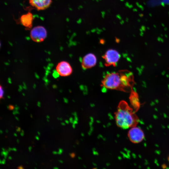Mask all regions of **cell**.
Masks as SVG:
<instances>
[{
  "instance_id": "cell-1",
  "label": "cell",
  "mask_w": 169,
  "mask_h": 169,
  "mask_svg": "<svg viewBox=\"0 0 169 169\" xmlns=\"http://www.w3.org/2000/svg\"><path fill=\"white\" fill-rule=\"evenodd\" d=\"M133 82L131 72L122 70L107 74L102 81L101 85L108 89L128 92Z\"/></svg>"
},
{
  "instance_id": "cell-2",
  "label": "cell",
  "mask_w": 169,
  "mask_h": 169,
  "mask_svg": "<svg viewBox=\"0 0 169 169\" xmlns=\"http://www.w3.org/2000/svg\"><path fill=\"white\" fill-rule=\"evenodd\" d=\"M115 118L117 126L123 129L136 126L139 122V119L133 109L124 100L120 101L118 104Z\"/></svg>"
},
{
  "instance_id": "cell-3",
  "label": "cell",
  "mask_w": 169,
  "mask_h": 169,
  "mask_svg": "<svg viewBox=\"0 0 169 169\" xmlns=\"http://www.w3.org/2000/svg\"><path fill=\"white\" fill-rule=\"evenodd\" d=\"M104 60L105 66H113L115 67L120 58L119 52L114 49H109L107 50L102 56Z\"/></svg>"
},
{
  "instance_id": "cell-4",
  "label": "cell",
  "mask_w": 169,
  "mask_h": 169,
  "mask_svg": "<svg viewBox=\"0 0 169 169\" xmlns=\"http://www.w3.org/2000/svg\"><path fill=\"white\" fill-rule=\"evenodd\" d=\"M47 36L46 29L42 26H37L33 28L30 32V37L34 42L40 43L44 41Z\"/></svg>"
},
{
  "instance_id": "cell-5",
  "label": "cell",
  "mask_w": 169,
  "mask_h": 169,
  "mask_svg": "<svg viewBox=\"0 0 169 169\" xmlns=\"http://www.w3.org/2000/svg\"><path fill=\"white\" fill-rule=\"evenodd\" d=\"M128 136L130 141L134 143L141 142L145 138L142 130L136 126L131 128L128 131Z\"/></svg>"
},
{
  "instance_id": "cell-6",
  "label": "cell",
  "mask_w": 169,
  "mask_h": 169,
  "mask_svg": "<svg viewBox=\"0 0 169 169\" xmlns=\"http://www.w3.org/2000/svg\"><path fill=\"white\" fill-rule=\"evenodd\" d=\"M56 69L58 74L63 77L70 75L73 71L69 63L66 61H62L59 63L56 66Z\"/></svg>"
},
{
  "instance_id": "cell-7",
  "label": "cell",
  "mask_w": 169,
  "mask_h": 169,
  "mask_svg": "<svg viewBox=\"0 0 169 169\" xmlns=\"http://www.w3.org/2000/svg\"><path fill=\"white\" fill-rule=\"evenodd\" d=\"M97 63V58L95 55L92 53L86 54L83 58L81 65L84 69L91 68L95 66Z\"/></svg>"
},
{
  "instance_id": "cell-8",
  "label": "cell",
  "mask_w": 169,
  "mask_h": 169,
  "mask_svg": "<svg viewBox=\"0 0 169 169\" xmlns=\"http://www.w3.org/2000/svg\"><path fill=\"white\" fill-rule=\"evenodd\" d=\"M30 4L38 10L45 9L50 5L52 0H28Z\"/></svg>"
},
{
  "instance_id": "cell-9",
  "label": "cell",
  "mask_w": 169,
  "mask_h": 169,
  "mask_svg": "<svg viewBox=\"0 0 169 169\" xmlns=\"http://www.w3.org/2000/svg\"><path fill=\"white\" fill-rule=\"evenodd\" d=\"M33 16L30 12L22 15L20 18V21L22 24L26 28H30L32 25Z\"/></svg>"
},
{
  "instance_id": "cell-10",
  "label": "cell",
  "mask_w": 169,
  "mask_h": 169,
  "mask_svg": "<svg viewBox=\"0 0 169 169\" xmlns=\"http://www.w3.org/2000/svg\"><path fill=\"white\" fill-rule=\"evenodd\" d=\"M130 99V102L134 107H138V98L137 95L134 91L131 92Z\"/></svg>"
},
{
  "instance_id": "cell-11",
  "label": "cell",
  "mask_w": 169,
  "mask_h": 169,
  "mask_svg": "<svg viewBox=\"0 0 169 169\" xmlns=\"http://www.w3.org/2000/svg\"><path fill=\"white\" fill-rule=\"evenodd\" d=\"M4 90L3 87L1 85L0 86V99L3 98L4 95Z\"/></svg>"
},
{
  "instance_id": "cell-12",
  "label": "cell",
  "mask_w": 169,
  "mask_h": 169,
  "mask_svg": "<svg viewBox=\"0 0 169 169\" xmlns=\"http://www.w3.org/2000/svg\"><path fill=\"white\" fill-rule=\"evenodd\" d=\"M9 109L10 110H12L15 108V107L14 106L12 105H9Z\"/></svg>"
},
{
  "instance_id": "cell-13",
  "label": "cell",
  "mask_w": 169,
  "mask_h": 169,
  "mask_svg": "<svg viewBox=\"0 0 169 169\" xmlns=\"http://www.w3.org/2000/svg\"><path fill=\"white\" fill-rule=\"evenodd\" d=\"M18 169H23V166H19L18 167Z\"/></svg>"
},
{
  "instance_id": "cell-14",
  "label": "cell",
  "mask_w": 169,
  "mask_h": 169,
  "mask_svg": "<svg viewBox=\"0 0 169 169\" xmlns=\"http://www.w3.org/2000/svg\"><path fill=\"white\" fill-rule=\"evenodd\" d=\"M32 148V147L31 146H29L28 147V150L29 152L31 151Z\"/></svg>"
},
{
  "instance_id": "cell-15",
  "label": "cell",
  "mask_w": 169,
  "mask_h": 169,
  "mask_svg": "<svg viewBox=\"0 0 169 169\" xmlns=\"http://www.w3.org/2000/svg\"><path fill=\"white\" fill-rule=\"evenodd\" d=\"M11 150H13V148H11L10 147H9L8 149V151L9 152H10Z\"/></svg>"
},
{
  "instance_id": "cell-16",
  "label": "cell",
  "mask_w": 169,
  "mask_h": 169,
  "mask_svg": "<svg viewBox=\"0 0 169 169\" xmlns=\"http://www.w3.org/2000/svg\"><path fill=\"white\" fill-rule=\"evenodd\" d=\"M53 153L54 154H58V152L56 151H53Z\"/></svg>"
},
{
  "instance_id": "cell-17",
  "label": "cell",
  "mask_w": 169,
  "mask_h": 169,
  "mask_svg": "<svg viewBox=\"0 0 169 169\" xmlns=\"http://www.w3.org/2000/svg\"><path fill=\"white\" fill-rule=\"evenodd\" d=\"M19 109V107L18 106L16 107H15L14 109H15L16 110H18Z\"/></svg>"
},
{
  "instance_id": "cell-18",
  "label": "cell",
  "mask_w": 169,
  "mask_h": 169,
  "mask_svg": "<svg viewBox=\"0 0 169 169\" xmlns=\"http://www.w3.org/2000/svg\"><path fill=\"white\" fill-rule=\"evenodd\" d=\"M63 150L59 148V151L61 153L62 152Z\"/></svg>"
},
{
  "instance_id": "cell-19",
  "label": "cell",
  "mask_w": 169,
  "mask_h": 169,
  "mask_svg": "<svg viewBox=\"0 0 169 169\" xmlns=\"http://www.w3.org/2000/svg\"><path fill=\"white\" fill-rule=\"evenodd\" d=\"M35 138L38 140H39V138L37 136H35Z\"/></svg>"
},
{
  "instance_id": "cell-20",
  "label": "cell",
  "mask_w": 169,
  "mask_h": 169,
  "mask_svg": "<svg viewBox=\"0 0 169 169\" xmlns=\"http://www.w3.org/2000/svg\"><path fill=\"white\" fill-rule=\"evenodd\" d=\"M13 151H17V149L15 148H13Z\"/></svg>"
},
{
  "instance_id": "cell-21",
  "label": "cell",
  "mask_w": 169,
  "mask_h": 169,
  "mask_svg": "<svg viewBox=\"0 0 169 169\" xmlns=\"http://www.w3.org/2000/svg\"><path fill=\"white\" fill-rule=\"evenodd\" d=\"M20 135H21L22 136H23V135H24V133H23L21 132L20 133Z\"/></svg>"
},
{
  "instance_id": "cell-22",
  "label": "cell",
  "mask_w": 169,
  "mask_h": 169,
  "mask_svg": "<svg viewBox=\"0 0 169 169\" xmlns=\"http://www.w3.org/2000/svg\"><path fill=\"white\" fill-rule=\"evenodd\" d=\"M15 112H16V114H19V112L17 110H16Z\"/></svg>"
},
{
  "instance_id": "cell-23",
  "label": "cell",
  "mask_w": 169,
  "mask_h": 169,
  "mask_svg": "<svg viewBox=\"0 0 169 169\" xmlns=\"http://www.w3.org/2000/svg\"><path fill=\"white\" fill-rule=\"evenodd\" d=\"M18 130L19 131V132H20L21 131V128H20L19 127H18Z\"/></svg>"
},
{
  "instance_id": "cell-24",
  "label": "cell",
  "mask_w": 169,
  "mask_h": 169,
  "mask_svg": "<svg viewBox=\"0 0 169 169\" xmlns=\"http://www.w3.org/2000/svg\"><path fill=\"white\" fill-rule=\"evenodd\" d=\"M5 161L3 160L2 161V164H5Z\"/></svg>"
},
{
  "instance_id": "cell-25",
  "label": "cell",
  "mask_w": 169,
  "mask_h": 169,
  "mask_svg": "<svg viewBox=\"0 0 169 169\" xmlns=\"http://www.w3.org/2000/svg\"><path fill=\"white\" fill-rule=\"evenodd\" d=\"M8 158L10 160H11L12 159V157L11 156H9L8 157Z\"/></svg>"
},
{
  "instance_id": "cell-26",
  "label": "cell",
  "mask_w": 169,
  "mask_h": 169,
  "mask_svg": "<svg viewBox=\"0 0 169 169\" xmlns=\"http://www.w3.org/2000/svg\"><path fill=\"white\" fill-rule=\"evenodd\" d=\"M7 156L6 155H4V158H5L6 159V158H7Z\"/></svg>"
},
{
  "instance_id": "cell-27",
  "label": "cell",
  "mask_w": 169,
  "mask_h": 169,
  "mask_svg": "<svg viewBox=\"0 0 169 169\" xmlns=\"http://www.w3.org/2000/svg\"><path fill=\"white\" fill-rule=\"evenodd\" d=\"M15 118H16V119L17 120H19L18 118L17 117H16V116H15Z\"/></svg>"
},
{
  "instance_id": "cell-28",
  "label": "cell",
  "mask_w": 169,
  "mask_h": 169,
  "mask_svg": "<svg viewBox=\"0 0 169 169\" xmlns=\"http://www.w3.org/2000/svg\"><path fill=\"white\" fill-rule=\"evenodd\" d=\"M3 151H1V156H3Z\"/></svg>"
},
{
  "instance_id": "cell-29",
  "label": "cell",
  "mask_w": 169,
  "mask_h": 169,
  "mask_svg": "<svg viewBox=\"0 0 169 169\" xmlns=\"http://www.w3.org/2000/svg\"><path fill=\"white\" fill-rule=\"evenodd\" d=\"M14 136H17V134L15 133H14Z\"/></svg>"
},
{
  "instance_id": "cell-30",
  "label": "cell",
  "mask_w": 169,
  "mask_h": 169,
  "mask_svg": "<svg viewBox=\"0 0 169 169\" xmlns=\"http://www.w3.org/2000/svg\"><path fill=\"white\" fill-rule=\"evenodd\" d=\"M46 118L47 119H49V115H47L46 116Z\"/></svg>"
},
{
  "instance_id": "cell-31",
  "label": "cell",
  "mask_w": 169,
  "mask_h": 169,
  "mask_svg": "<svg viewBox=\"0 0 169 169\" xmlns=\"http://www.w3.org/2000/svg\"><path fill=\"white\" fill-rule=\"evenodd\" d=\"M17 142L18 143H19V140L18 139H17Z\"/></svg>"
},
{
  "instance_id": "cell-32",
  "label": "cell",
  "mask_w": 169,
  "mask_h": 169,
  "mask_svg": "<svg viewBox=\"0 0 169 169\" xmlns=\"http://www.w3.org/2000/svg\"><path fill=\"white\" fill-rule=\"evenodd\" d=\"M59 168L58 167H54L53 168V169H58Z\"/></svg>"
},
{
  "instance_id": "cell-33",
  "label": "cell",
  "mask_w": 169,
  "mask_h": 169,
  "mask_svg": "<svg viewBox=\"0 0 169 169\" xmlns=\"http://www.w3.org/2000/svg\"><path fill=\"white\" fill-rule=\"evenodd\" d=\"M0 132L1 134H2V133H3V131L2 130H0Z\"/></svg>"
},
{
  "instance_id": "cell-34",
  "label": "cell",
  "mask_w": 169,
  "mask_h": 169,
  "mask_svg": "<svg viewBox=\"0 0 169 169\" xmlns=\"http://www.w3.org/2000/svg\"><path fill=\"white\" fill-rule=\"evenodd\" d=\"M59 162H60L61 163H63V161H61V160H59Z\"/></svg>"
},
{
  "instance_id": "cell-35",
  "label": "cell",
  "mask_w": 169,
  "mask_h": 169,
  "mask_svg": "<svg viewBox=\"0 0 169 169\" xmlns=\"http://www.w3.org/2000/svg\"><path fill=\"white\" fill-rule=\"evenodd\" d=\"M16 131H17V132H19V130H18V128L16 129Z\"/></svg>"
},
{
  "instance_id": "cell-36",
  "label": "cell",
  "mask_w": 169,
  "mask_h": 169,
  "mask_svg": "<svg viewBox=\"0 0 169 169\" xmlns=\"http://www.w3.org/2000/svg\"><path fill=\"white\" fill-rule=\"evenodd\" d=\"M2 149L3 151H5V149L4 148H2Z\"/></svg>"
},
{
  "instance_id": "cell-37",
  "label": "cell",
  "mask_w": 169,
  "mask_h": 169,
  "mask_svg": "<svg viewBox=\"0 0 169 169\" xmlns=\"http://www.w3.org/2000/svg\"><path fill=\"white\" fill-rule=\"evenodd\" d=\"M61 152H59V151L58 152V154H61Z\"/></svg>"
},
{
  "instance_id": "cell-38",
  "label": "cell",
  "mask_w": 169,
  "mask_h": 169,
  "mask_svg": "<svg viewBox=\"0 0 169 169\" xmlns=\"http://www.w3.org/2000/svg\"><path fill=\"white\" fill-rule=\"evenodd\" d=\"M38 134L39 135H40V133L39 131L38 132Z\"/></svg>"
},
{
  "instance_id": "cell-39",
  "label": "cell",
  "mask_w": 169,
  "mask_h": 169,
  "mask_svg": "<svg viewBox=\"0 0 169 169\" xmlns=\"http://www.w3.org/2000/svg\"><path fill=\"white\" fill-rule=\"evenodd\" d=\"M61 124L62 125H65V124L64 123H61Z\"/></svg>"
},
{
  "instance_id": "cell-40",
  "label": "cell",
  "mask_w": 169,
  "mask_h": 169,
  "mask_svg": "<svg viewBox=\"0 0 169 169\" xmlns=\"http://www.w3.org/2000/svg\"><path fill=\"white\" fill-rule=\"evenodd\" d=\"M6 132L7 133H8V130L6 129Z\"/></svg>"
},
{
  "instance_id": "cell-41",
  "label": "cell",
  "mask_w": 169,
  "mask_h": 169,
  "mask_svg": "<svg viewBox=\"0 0 169 169\" xmlns=\"http://www.w3.org/2000/svg\"><path fill=\"white\" fill-rule=\"evenodd\" d=\"M6 151V152L7 153H8V152H9L8 151V150L6 151Z\"/></svg>"
},
{
  "instance_id": "cell-42",
  "label": "cell",
  "mask_w": 169,
  "mask_h": 169,
  "mask_svg": "<svg viewBox=\"0 0 169 169\" xmlns=\"http://www.w3.org/2000/svg\"><path fill=\"white\" fill-rule=\"evenodd\" d=\"M0 164H2V161H1V160H0Z\"/></svg>"
},
{
  "instance_id": "cell-43",
  "label": "cell",
  "mask_w": 169,
  "mask_h": 169,
  "mask_svg": "<svg viewBox=\"0 0 169 169\" xmlns=\"http://www.w3.org/2000/svg\"><path fill=\"white\" fill-rule=\"evenodd\" d=\"M21 132L24 133V131L23 130H21Z\"/></svg>"
},
{
  "instance_id": "cell-44",
  "label": "cell",
  "mask_w": 169,
  "mask_h": 169,
  "mask_svg": "<svg viewBox=\"0 0 169 169\" xmlns=\"http://www.w3.org/2000/svg\"><path fill=\"white\" fill-rule=\"evenodd\" d=\"M30 116H31V118H32L33 117L32 115L31 114H30Z\"/></svg>"
},
{
  "instance_id": "cell-45",
  "label": "cell",
  "mask_w": 169,
  "mask_h": 169,
  "mask_svg": "<svg viewBox=\"0 0 169 169\" xmlns=\"http://www.w3.org/2000/svg\"><path fill=\"white\" fill-rule=\"evenodd\" d=\"M7 109H9V106H7Z\"/></svg>"
},
{
  "instance_id": "cell-46",
  "label": "cell",
  "mask_w": 169,
  "mask_h": 169,
  "mask_svg": "<svg viewBox=\"0 0 169 169\" xmlns=\"http://www.w3.org/2000/svg\"><path fill=\"white\" fill-rule=\"evenodd\" d=\"M47 121L48 122H49V120H48V119H47Z\"/></svg>"
},
{
  "instance_id": "cell-47",
  "label": "cell",
  "mask_w": 169,
  "mask_h": 169,
  "mask_svg": "<svg viewBox=\"0 0 169 169\" xmlns=\"http://www.w3.org/2000/svg\"><path fill=\"white\" fill-rule=\"evenodd\" d=\"M60 120H62V118H60Z\"/></svg>"
},
{
  "instance_id": "cell-48",
  "label": "cell",
  "mask_w": 169,
  "mask_h": 169,
  "mask_svg": "<svg viewBox=\"0 0 169 169\" xmlns=\"http://www.w3.org/2000/svg\"><path fill=\"white\" fill-rule=\"evenodd\" d=\"M57 119L58 120H60V118L58 117L57 118Z\"/></svg>"
},
{
  "instance_id": "cell-49",
  "label": "cell",
  "mask_w": 169,
  "mask_h": 169,
  "mask_svg": "<svg viewBox=\"0 0 169 169\" xmlns=\"http://www.w3.org/2000/svg\"><path fill=\"white\" fill-rule=\"evenodd\" d=\"M65 121H66V123H68V122L67 121V120H66Z\"/></svg>"
},
{
  "instance_id": "cell-50",
  "label": "cell",
  "mask_w": 169,
  "mask_h": 169,
  "mask_svg": "<svg viewBox=\"0 0 169 169\" xmlns=\"http://www.w3.org/2000/svg\"><path fill=\"white\" fill-rule=\"evenodd\" d=\"M25 109L26 110H27V109L26 107H25Z\"/></svg>"
},
{
  "instance_id": "cell-51",
  "label": "cell",
  "mask_w": 169,
  "mask_h": 169,
  "mask_svg": "<svg viewBox=\"0 0 169 169\" xmlns=\"http://www.w3.org/2000/svg\"><path fill=\"white\" fill-rule=\"evenodd\" d=\"M168 161L169 162V156L168 158Z\"/></svg>"
},
{
  "instance_id": "cell-52",
  "label": "cell",
  "mask_w": 169,
  "mask_h": 169,
  "mask_svg": "<svg viewBox=\"0 0 169 169\" xmlns=\"http://www.w3.org/2000/svg\"><path fill=\"white\" fill-rule=\"evenodd\" d=\"M35 165H37V164L36 163H35Z\"/></svg>"
},
{
  "instance_id": "cell-53",
  "label": "cell",
  "mask_w": 169,
  "mask_h": 169,
  "mask_svg": "<svg viewBox=\"0 0 169 169\" xmlns=\"http://www.w3.org/2000/svg\"><path fill=\"white\" fill-rule=\"evenodd\" d=\"M15 106H16V107H17V105H15Z\"/></svg>"
},
{
  "instance_id": "cell-54",
  "label": "cell",
  "mask_w": 169,
  "mask_h": 169,
  "mask_svg": "<svg viewBox=\"0 0 169 169\" xmlns=\"http://www.w3.org/2000/svg\"><path fill=\"white\" fill-rule=\"evenodd\" d=\"M34 168H35V169H37V168H36V167H34Z\"/></svg>"
},
{
  "instance_id": "cell-55",
  "label": "cell",
  "mask_w": 169,
  "mask_h": 169,
  "mask_svg": "<svg viewBox=\"0 0 169 169\" xmlns=\"http://www.w3.org/2000/svg\"><path fill=\"white\" fill-rule=\"evenodd\" d=\"M26 163H27V164L28 163L27 161L26 162Z\"/></svg>"
}]
</instances>
